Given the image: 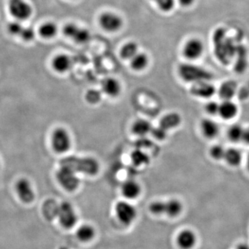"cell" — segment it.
Masks as SVG:
<instances>
[{
    "label": "cell",
    "mask_w": 249,
    "mask_h": 249,
    "mask_svg": "<svg viewBox=\"0 0 249 249\" xmlns=\"http://www.w3.org/2000/svg\"><path fill=\"white\" fill-rule=\"evenodd\" d=\"M213 42L214 53L219 62L224 65L230 63L235 57L237 46L233 39L227 37L225 29L220 28L214 31Z\"/></svg>",
    "instance_id": "6da1fadb"
},
{
    "label": "cell",
    "mask_w": 249,
    "mask_h": 249,
    "mask_svg": "<svg viewBox=\"0 0 249 249\" xmlns=\"http://www.w3.org/2000/svg\"><path fill=\"white\" fill-rule=\"evenodd\" d=\"M61 166L67 167L75 173H80L93 176L99 172V163L91 157H67L60 161Z\"/></svg>",
    "instance_id": "7a4b0ae2"
},
{
    "label": "cell",
    "mask_w": 249,
    "mask_h": 249,
    "mask_svg": "<svg viewBox=\"0 0 249 249\" xmlns=\"http://www.w3.org/2000/svg\"><path fill=\"white\" fill-rule=\"evenodd\" d=\"M178 73L183 80L189 83H196L210 81L213 78L209 71L192 64H182L178 67Z\"/></svg>",
    "instance_id": "3957f363"
},
{
    "label": "cell",
    "mask_w": 249,
    "mask_h": 249,
    "mask_svg": "<svg viewBox=\"0 0 249 249\" xmlns=\"http://www.w3.org/2000/svg\"><path fill=\"white\" fill-rule=\"evenodd\" d=\"M149 210L156 215L166 214L168 217H178L183 211V205L181 201L172 199L167 201H155L149 206Z\"/></svg>",
    "instance_id": "277c9868"
},
{
    "label": "cell",
    "mask_w": 249,
    "mask_h": 249,
    "mask_svg": "<svg viewBox=\"0 0 249 249\" xmlns=\"http://www.w3.org/2000/svg\"><path fill=\"white\" fill-rule=\"evenodd\" d=\"M56 217L60 225L65 229H72L78 222V215L76 211L68 201H63L58 205Z\"/></svg>",
    "instance_id": "5b68a950"
},
{
    "label": "cell",
    "mask_w": 249,
    "mask_h": 249,
    "mask_svg": "<svg viewBox=\"0 0 249 249\" xmlns=\"http://www.w3.org/2000/svg\"><path fill=\"white\" fill-rule=\"evenodd\" d=\"M56 178L65 191L73 192L79 186L80 180L76 173L67 167L60 166L56 173Z\"/></svg>",
    "instance_id": "8992f818"
},
{
    "label": "cell",
    "mask_w": 249,
    "mask_h": 249,
    "mask_svg": "<svg viewBox=\"0 0 249 249\" xmlns=\"http://www.w3.org/2000/svg\"><path fill=\"white\" fill-rule=\"evenodd\" d=\"M52 145L54 151L58 154L68 152L71 146V139L68 131L63 127H58L52 135Z\"/></svg>",
    "instance_id": "52a82bcc"
},
{
    "label": "cell",
    "mask_w": 249,
    "mask_h": 249,
    "mask_svg": "<svg viewBox=\"0 0 249 249\" xmlns=\"http://www.w3.org/2000/svg\"><path fill=\"white\" fill-rule=\"evenodd\" d=\"M115 212L118 219L125 226L132 224L137 217V209L127 201H119L115 206Z\"/></svg>",
    "instance_id": "ba28073f"
},
{
    "label": "cell",
    "mask_w": 249,
    "mask_h": 249,
    "mask_svg": "<svg viewBox=\"0 0 249 249\" xmlns=\"http://www.w3.org/2000/svg\"><path fill=\"white\" fill-rule=\"evenodd\" d=\"M9 9L18 21L27 20L33 14V9L25 0H9Z\"/></svg>",
    "instance_id": "9c48e42d"
},
{
    "label": "cell",
    "mask_w": 249,
    "mask_h": 249,
    "mask_svg": "<svg viewBox=\"0 0 249 249\" xmlns=\"http://www.w3.org/2000/svg\"><path fill=\"white\" fill-rule=\"evenodd\" d=\"M65 36L78 44H85L89 40L90 34L88 29L78 27L74 24H68L64 27Z\"/></svg>",
    "instance_id": "30bf717a"
},
{
    "label": "cell",
    "mask_w": 249,
    "mask_h": 249,
    "mask_svg": "<svg viewBox=\"0 0 249 249\" xmlns=\"http://www.w3.org/2000/svg\"><path fill=\"white\" fill-rule=\"evenodd\" d=\"M16 190L18 196L24 204H30L35 199V193L30 181L25 178L18 180L16 184Z\"/></svg>",
    "instance_id": "8fae6325"
},
{
    "label": "cell",
    "mask_w": 249,
    "mask_h": 249,
    "mask_svg": "<svg viewBox=\"0 0 249 249\" xmlns=\"http://www.w3.org/2000/svg\"><path fill=\"white\" fill-rule=\"evenodd\" d=\"M99 23L104 30L108 32H116L122 27L123 19L114 13L106 12L101 15Z\"/></svg>",
    "instance_id": "7c38bea8"
},
{
    "label": "cell",
    "mask_w": 249,
    "mask_h": 249,
    "mask_svg": "<svg viewBox=\"0 0 249 249\" xmlns=\"http://www.w3.org/2000/svg\"><path fill=\"white\" fill-rule=\"evenodd\" d=\"M204 44L198 39H191L186 42L183 47V53L188 60H196L200 58L204 52Z\"/></svg>",
    "instance_id": "4fadbf2b"
},
{
    "label": "cell",
    "mask_w": 249,
    "mask_h": 249,
    "mask_svg": "<svg viewBox=\"0 0 249 249\" xmlns=\"http://www.w3.org/2000/svg\"><path fill=\"white\" fill-rule=\"evenodd\" d=\"M216 89L214 85L209 81L199 82L193 83L191 92L193 96L203 98L212 97L215 93Z\"/></svg>",
    "instance_id": "5bb4252c"
},
{
    "label": "cell",
    "mask_w": 249,
    "mask_h": 249,
    "mask_svg": "<svg viewBox=\"0 0 249 249\" xmlns=\"http://www.w3.org/2000/svg\"><path fill=\"white\" fill-rule=\"evenodd\" d=\"M121 193L126 199H137L142 193V187L134 180H127L121 186Z\"/></svg>",
    "instance_id": "9a60e30c"
},
{
    "label": "cell",
    "mask_w": 249,
    "mask_h": 249,
    "mask_svg": "<svg viewBox=\"0 0 249 249\" xmlns=\"http://www.w3.org/2000/svg\"><path fill=\"white\" fill-rule=\"evenodd\" d=\"M177 242L180 248L191 249L196 245V236L193 231L185 229L178 234Z\"/></svg>",
    "instance_id": "2e32d148"
},
{
    "label": "cell",
    "mask_w": 249,
    "mask_h": 249,
    "mask_svg": "<svg viewBox=\"0 0 249 249\" xmlns=\"http://www.w3.org/2000/svg\"><path fill=\"white\" fill-rule=\"evenodd\" d=\"M103 92L111 98H116L120 95L121 85L119 80L114 78H106L102 83Z\"/></svg>",
    "instance_id": "e0dca14e"
},
{
    "label": "cell",
    "mask_w": 249,
    "mask_h": 249,
    "mask_svg": "<svg viewBox=\"0 0 249 249\" xmlns=\"http://www.w3.org/2000/svg\"><path fill=\"white\" fill-rule=\"evenodd\" d=\"M235 70L237 73H243L248 65L247 51L245 46L238 45L236 49Z\"/></svg>",
    "instance_id": "ac0fdd59"
},
{
    "label": "cell",
    "mask_w": 249,
    "mask_h": 249,
    "mask_svg": "<svg viewBox=\"0 0 249 249\" xmlns=\"http://www.w3.org/2000/svg\"><path fill=\"white\" fill-rule=\"evenodd\" d=\"M238 112V108L231 100L224 101L219 104V114L222 119L230 120L233 119Z\"/></svg>",
    "instance_id": "d6986e66"
},
{
    "label": "cell",
    "mask_w": 249,
    "mask_h": 249,
    "mask_svg": "<svg viewBox=\"0 0 249 249\" xmlns=\"http://www.w3.org/2000/svg\"><path fill=\"white\" fill-rule=\"evenodd\" d=\"M201 132L206 138L213 139L219 134V127L217 123L209 119L201 121L200 124Z\"/></svg>",
    "instance_id": "ffe728a7"
},
{
    "label": "cell",
    "mask_w": 249,
    "mask_h": 249,
    "mask_svg": "<svg viewBox=\"0 0 249 249\" xmlns=\"http://www.w3.org/2000/svg\"><path fill=\"white\" fill-rule=\"evenodd\" d=\"M52 67L58 73H65L71 67V58L65 54L56 55L52 60Z\"/></svg>",
    "instance_id": "44dd1931"
},
{
    "label": "cell",
    "mask_w": 249,
    "mask_h": 249,
    "mask_svg": "<svg viewBox=\"0 0 249 249\" xmlns=\"http://www.w3.org/2000/svg\"><path fill=\"white\" fill-rule=\"evenodd\" d=\"M181 124V117L176 112L169 113L161 118L160 126L168 131L170 129L177 128Z\"/></svg>",
    "instance_id": "7402d4cb"
},
{
    "label": "cell",
    "mask_w": 249,
    "mask_h": 249,
    "mask_svg": "<svg viewBox=\"0 0 249 249\" xmlns=\"http://www.w3.org/2000/svg\"><path fill=\"white\" fill-rule=\"evenodd\" d=\"M237 88V85L235 82L232 80L225 82L219 88L218 91L219 97L222 98L223 101L231 100L235 95Z\"/></svg>",
    "instance_id": "603a6c76"
},
{
    "label": "cell",
    "mask_w": 249,
    "mask_h": 249,
    "mask_svg": "<svg viewBox=\"0 0 249 249\" xmlns=\"http://www.w3.org/2000/svg\"><path fill=\"white\" fill-rule=\"evenodd\" d=\"M152 128L151 124L144 119L136 121L132 126V133L139 137H145L150 133Z\"/></svg>",
    "instance_id": "cb8c5ba5"
},
{
    "label": "cell",
    "mask_w": 249,
    "mask_h": 249,
    "mask_svg": "<svg viewBox=\"0 0 249 249\" xmlns=\"http://www.w3.org/2000/svg\"><path fill=\"white\" fill-rule=\"evenodd\" d=\"M149 63L148 56L144 53H137L130 60L131 68L134 71H139L145 70Z\"/></svg>",
    "instance_id": "d4e9b609"
},
{
    "label": "cell",
    "mask_w": 249,
    "mask_h": 249,
    "mask_svg": "<svg viewBox=\"0 0 249 249\" xmlns=\"http://www.w3.org/2000/svg\"><path fill=\"white\" fill-rule=\"evenodd\" d=\"M224 160L228 164L231 166H237L240 165L242 160V152L237 148H229L226 150Z\"/></svg>",
    "instance_id": "484cf974"
},
{
    "label": "cell",
    "mask_w": 249,
    "mask_h": 249,
    "mask_svg": "<svg viewBox=\"0 0 249 249\" xmlns=\"http://www.w3.org/2000/svg\"><path fill=\"white\" fill-rule=\"evenodd\" d=\"M77 238L83 242L92 240L95 236L94 229L88 224H84L78 228L76 232Z\"/></svg>",
    "instance_id": "4316f807"
},
{
    "label": "cell",
    "mask_w": 249,
    "mask_h": 249,
    "mask_svg": "<svg viewBox=\"0 0 249 249\" xmlns=\"http://www.w3.org/2000/svg\"><path fill=\"white\" fill-rule=\"evenodd\" d=\"M131 160L135 166L140 167L150 163V157L141 149H136L131 154Z\"/></svg>",
    "instance_id": "83f0119b"
},
{
    "label": "cell",
    "mask_w": 249,
    "mask_h": 249,
    "mask_svg": "<svg viewBox=\"0 0 249 249\" xmlns=\"http://www.w3.org/2000/svg\"><path fill=\"white\" fill-rule=\"evenodd\" d=\"M58 27L52 22L44 23L39 29V34L45 39H51L56 35Z\"/></svg>",
    "instance_id": "f1b7e54d"
},
{
    "label": "cell",
    "mask_w": 249,
    "mask_h": 249,
    "mask_svg": "<svg viewBox=\"0 0 249 249\" xmlns=\"http://www.w3.org/2000/svg\"><path fill=\"white\" fill-rule=\"evenodd\" d=\"M138 45L136 42H129L122 47L121 50V57L124 60H129L133 58L138 52Z\"/></svg>",
    "instance_id": "f546056e"
},
{
    "label": "cell",
    "mask_w": 249,
    "mask_h": 249,
    "mask_svg": "<svg viewBox=\"0 0 249 249\" xmlns=\"http://www.w3.org/2000/svg\"><path fill=\"white\" fill-rule=\"evenodd\" d=\"M245 128L240 124H232L228 131V137L232 142H239L242 141Z\"/></svg>",
    "instance_id": "4dcf8cb0"
},
{
    "label": "cell",
    "mask_w": 249,
    "mask_h": 249,
    "mask_svg": "<svg viewBox=\"0 0 249 249\" xmlns=\"http://www.w3.org/2000/svg\"><path fill=\"white\" fill-rule=\"evenodd\" d=\"M58 205L53 201L49 200L44 204V213L46 217L52 219L53 217H56L57 210Z\"/></svg>",
    "instance_id": "1f68e13d"
},
{
    "label": "cell",
    "mask_w": 249,
    "mask_h": 249,
    "mask_svg": "<svg viewBox=\"0 0 249 249\" xmlns=\"http://www.w3.org/2000/svg\"><path fill=\"white\" fill-rule=\"evenodd\" d=\"M225 149L220 145H215L211 147L210 155L215 160H221L224 158L226 153Z\"/></svg>",
    "instance_id": "d6a6232c"
},
{
    "label": "cell",
    "mask_w": 249,
    "mask_h": 249,
    "mask_svg": "<svg viewBox=\"0 0 249 249\" xmlns=\"http://www.w3.org/2000/svg\"><path fill=\"white\" fill-rule=\"evenodd\" d=\"M163 12H170L175 6V0H152Z\"/></svg>",
    "instance_id": "836d02e7"
},
{
    "label": "cell",
    "mask_w": 249,
    "mask_h": 249,
    "mask_svg": "<svg viewBox=\"0 0 249 249\" xmlns=\"http://www.w3.org/2000/svg\"><path fill=\"white\" fill-rule=\"evenodd\" d=\"M24 27V26L22 25V23L19 21H15L8 24L7 29L11 35L18 36L19 37Z\"/></svg>",
    "instance_id": "e575fe53"
},
{
    "label": "cell",
    "mask_w": 249,
    "mask_h": 249,
    "mask_svg": "<svg viewBox=\"0 0 249 249\" xmlns=\"http://www.w3.org/2000/svg\"><path fill=\"white\" fill-rule=\"evenodd\" d=\"M150 133L154 138L161 142L166 139L168 131L159 125L158 127H152Z\"/></svg>",
    "instance_id": "d590c367"
},
{
    "label": "cell",
    "mask_w": 249,
    "mask_h": 249,
    "mask_svg": "<svg viewBox=\"0 0 249 249\" xmlns=\"http://www.w3.org/2000/svg\"><path fill=\"white\" fill-rule=\"evenodd\" d=\"M36 32L34 28L31 27H24V29L21 33L19 37L22 39L23 40L27 41V42H30V41L34 40L35 38Z\"/></svg>",
    "instance_id": "8d00e7d4"
},
{
    "label": "cell",
    "mask_w": 249,
    "mask_h": 249,
    "mask_svg": "<svg viewBox=\"0 0 249 249\" xmlns=\"http://www.w3.org/2000/svg\"><path fill=\"white\" fill-rule=\"evenodd\" d=\"M86 100L88 103L91 104H95L101 101V94L96 90L91 89L86 93Z\"/></svg>",
    "instance_id": "74e56055"
},
{
    "label": "cell",
    "mask_w": 249,
    "mask_h": 249,
    "mask_svg": "<svg viewBox=\"0 0 249 249\" xmlns=\"http://www.w3.org/2000/svg\"><path fill=\"white\" fill-rule=\"evenodd\" d=\"M205 109L210 115H216L219 114V104L214 101H210L205 106Z\"/></svg>",
    "instance_id": "f35d334b"
},
{
    "label": "cell",
    "mask_w": 249,
    "mask_h": 249,
    "mask_svg": "<svg viewBox=\"0 0 249 249\" xmlns=\"http://www.w3.org/2000/svg\"><path fill=\"white\" fill-rule=\"evenodd\" d=\"M242 141L247 145H249V127H247V128L245 129V130H244Z\"/></svg>",
    "instance_id": "ab89813d"
},
{
    "label": "cell",
    "mask_w": 249,
    "mask_h": 249,
    "mask_svg": "<svg viewBox=\"0 0 249 249\" xmlns=\"http://www.w3.org/2000/svg\"><path fill=\"white\" fill-rule=\"evenodd\" d=\"M194 1L195 0H178V2L183 6H190Z\"/></svg>",
    "instance_id": "60d3db41"
},
{
    "label": "cell",
    "mask_w": 249,
    "mask_h": 249,
    "mask_svg": "<svg viewBox=\"0 0 249 249\" xmlns=\"http://www.w3.org/2000/svg\"><path fill=\"white\" fill-rule=\"evenodd\" d=\"M236 249H249V245L247 243H240L237 245Z\"/></svg>",
    "instance_id": "b9f144b4"
},
{
    "label": "cell",
    "mask_w": 249,
    "mask_h": 249,
    "mask_svg": "<svg viewBox=\"0 0 249 249\" xmlns=\"http://www.w3.org/2000/svg\"><path fill=\"white\" fill-rule=\"evenodd\" d=\"M247 168H248L249 171V154L248 155V157H247Z\"/></svg>",
    "instance_id": "7bdbcfd3"
}]
</instances>
